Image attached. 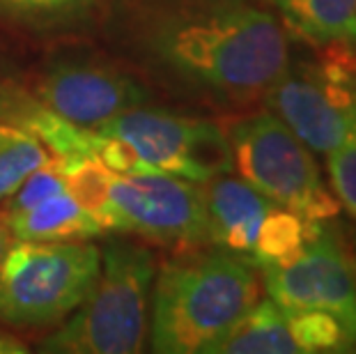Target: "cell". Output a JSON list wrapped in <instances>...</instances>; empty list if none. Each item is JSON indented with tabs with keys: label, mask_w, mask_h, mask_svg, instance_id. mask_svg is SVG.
Listing matches in <instances>:
<instances>
[{
	"label": "cell",
	"mask_w": 356,
	"mask_h": 354,
	"mask_svg": "<svg viewBox=\"0 0 356 354\" xmlns=\"http://www.w3.org/2000/svg\"><path fill=\"white\" fill-rule=\"evenodd\" d=\"M118 21L149 70L221 108L262 99L292 63L285 28L262 0H120Z\"/></svg>",
	"instance_id": "obj_1"
},
{
	"label": "cell",
	"mask_w": 356,
	"mask_h": 354,
	"mask_svg": "<svg viewBox=\"0 0 356 354\" xmlns=\"http://www.w3.org/2000/svg\"><path fill=\"white\" fill-rule=\"evenodd\" d=\"M255 269L216 246L175 251L152 283V350L211 354L260 299Z\"/></svg>",
	"instance_id": "obj_2"
},
{
	"label": "cell",
	"mask_w": 356,
	"mask_h": 354,
	"mask_svg": "<svg viewBox=\"0 0 356 354\" xmlns=\"http://www.w3.org/2000/svg\"><path fill=\"white\" fill-rule=\"evenodd\" d=\"M156 276L154 253L113 239L102 253L99 276L74 311L40 345L53 354H136L145 345L147 304Z\"/></svg>",
	"instance_id": "obj_3"
},
{
	"label": "cell",
	"mask_w": 356,
	"mask_h": 354,
	"mask_svg": "<svg viewBox=\"0 0 356 354\" xmlns=\"http://www.w3.org/2000/svg\"><path fill=\"white\" fill-rule=\"evenodd\" d=\"M102 251L81 242L17 239L0 260V322L19 329L53 327L88 297Z\"/></svg>",
	"instance_id": "obj_4"
},
{
	"label": "cell",
	"mask_w": 356,
	"mask_h": 354,
	"mask_svg": "<svg viewBox=\"0 0 356 354\" xmlns=\"http://www.w3.org/2000/svg\"><path fill=\"white\" fill-rule=\"evenodd\" d=\"M232 170L276 205L310 218H336L340 202L310 150L271 111L239 115L225 127Z\"/></svg>",
	"instance_id": "obj_5"
},
{
	"label": "cell",
	"mask_w": 356,
	"mask_h": 354,
	"mask_svg": "<svg viewBox=\"0 0 356 354\" xmlns=\"http://www.w3.org/2000/svg\"><path fill=\"white\" fill-rule=\"evenodd\" d=\"M262 102L310 150L336 152L356 131V51L320 49L313 60L290 63Z\"/></svg>",
	"instance_id": "obj_6"
},
{
	"label": "cell",
	"mask_w": 356,
	"mask_h": 354,
	"mask_svg": "<svg viewBox=\"0 0 356 354\" xmlns=\"http://www.w3.org/2000/svg\"><path fill=\"white\" fill-rule=\"evenodd\" d=\"M99 223L172 251L209 246L202 184L165 172L113 175Z\"/></svg>",
	"instance_id": "obj_7"
},
{
	"label": "cell",
	"mask_w": 356,
	"mask_h": 354,
	"mask_svg": "<svg viewBox=\"0 0 356 354\" xmlns=\"http://www.w3.org/2000/svg\"><path fill=\"white\" fill-rule=\"evenodd\" d=\"M99 131L129 143L156 172L198 184L232 172L228 138L214 120L136 106L108 120Z\"/></svg>",
	"instance_id": "obj_8"
},
{
	"label": "cell",
	"mask_w": 356,
	"mask_h": 354,
	"mask_svg": "<svg viewBox=\"0 0 356 354\" xmlns=\"http://www.w3.org/2000/svg\"><path fill=\"white\" fill-rule=\"evenodd\" d=\"M267 297L283 311H324L356 338V265L331 218L280 265L260 267Z\"/></svg>",
	"instance_id": "obj_9"
},
{
	"label": "cell",
	"mask_w": 356,
	"mask_h": 354,
	"mask_svg": "<svg viewBox=\"0 0 356 354\" xmlns=\"http://www.w3.org/2000/svg\"><path fill=\"white\" fill-rule=\"evenodd\" d=\"M42 106L79 127L99 129L124 111L143 106L147 90L118 67L95 58H65L37 79Z\"/></svg>",
	"instance_id": "obj_10"
},
{
	"label": "cell",
	"mask_w": 356,
	"mask_h": 354,
	"mask_svg": "<svg viewBox=\"0 0 356 354\" xmlns=\"http://www.w3.org/2000/svg\"><path fill=\"white\" fill-rule=\"evenodd\" d=\"M202 195L209 246L251 262L262 223L276 202L230 172L204 182Z\"/></svg>",
	"instance_id": "obj_11"
},
{
	"label": "cell",
	"mask_w": 356,
	"mask_h": 354,
	"mask_svg": "<svg viewBox=\"0 0 356 354\" xmlns=\"http://www.w3.org/2000/svg\"><path fill=\"white\" fill-rule=\"evenodd\" d=\"M285 26L317 49L356 51V0H267Z\"/></svg>",
	"instance_id": "obj_12"
},
{
	"label": "cell",
	"mask_w": 356,
	"mask_h": 354,
	"mask_svg": "<svg viewBox=\"0 0 356 354\" xmlns=\"http://www.w3.org/2000/svg\"><path fill=\"white\" fill-rule=\"evenodd\" d=\"M3 221L17 239L33 242H81L104 232L102 223L83 209L67 189Z\"/></svg>",
	"instance_id": "obj_13"
},
{
	"label": "cell",
	"mask_w": 356,
	"mask_h": 354,
	"mask_svg": "<svg viewBox=\"0 0 356 354\" xmlns=\"http://www.w3.org/2000/svg\"><path fill=\"white\" fill-rule=\"evenodd\" d=\"M211 354H301L287 322L285 311L269 297L257 304L237 322Z\"/></svg>",
	"instance_id": "obj_14"
},
{
	"label": "cell",
	"mask_w": 356,
	"mask_h": 354,
	"mask_svg": "<svg viewBox=\"0 0 356 354\" xmlns=\"http://www.w3.org/2000/svg\"><path fill=\"white\" fill-rule=\"evenodd\" d=\"M320 225L322 221H310L292 209L276 205L264 218L251 262L257 269L287 262L306 246L310 237H315Z\"/></svg>",
	"instance_id": "obj_15"
},
{
	"label": "cell",
	"mask_w": 356,
	"mask_h": 354,
	"mask_svg": "<svg viewBox=\"0 0 356 354\" xmlns=\"http://www.w3.org/2000/svg\"><path fill=\"white\" fill-rule=\"evenodd\" d=\"M49 147L17 122L0 120V202L24 184V179L51 161Z\"/></svg>",
	"instance_id": "obj_16"
},
{
	"label": "cell",
	"mask_w": 356,
	"mask_h": 354,
	"mask_svg": "<svg viewBox=\"0 0 356 354\" xmlns=\"http://www.w3.org/2000/svg\"><path fill=\"white\" fill-rule=\"evenodd\" d=\"M65 177V189L83 209H88L97 221L106 207L111 172L97 156H56Z\"/></svg>",
	"instance_id": "obj_17"
},
{
	"label": "cell",
	"mask_w": 356,
	"mask_h": 354,
	"mask_svg": "<svg viewBox=\"0 0 356 354\" xmlns=\"http://www.w3.org/2000/svg\"><path fill=\"white\" fill-rule=\"evenodd\" d=\"M97 0H0V19L30 28L70 24Z\"/></svg>",
	"instance_id": "obj_18"
},
{
	"label": "cell",
	"mask_w": 356,
	"mask_h": 354,
	"mask_svg": "<svg viewBox=\"0 0 356 354\" xmlns=\"http://www.w3.org/2000/svg\"><path fill=\"white\" fill-rule=\"evenodd\" d=\"M327 156L333 193L340 207H345L356 218V131L345 140V145Z\"/></svg>",
	"instance_id": "obj_19"
},
{
	"label": "cell",
	"mask_w": 356,
	"mask_h": 354,
	"mask_svg": "<svg viewBox=\"0 0 356 354\" xmlns=\"http://www.w3.org/2000/svg\"><path fill=\"white\" fill-rule=\"evenodd\" d=\"M26 352H28V348L17 336H12L10 331L0 329V354H26Z\"/></svg>",
	"instance_id": "obj_20"
},
{
	"label": "cell",
	"mask_w": 356,
	"mask_h": 354,
	"mask_svg": "<svg viewBox=\"0 0 356 354\" xmlns=\"http://www.w3.org/2000/svg\"><path fill=\"white\" fill-rule=\"evenodd\" d=\"M17 242V237L12 235V230L7 228V223L0 218V260L5 258V253L10 251V246Z\"/></svg>",
	"instance_id": "obj_21"
}]
</instances>
